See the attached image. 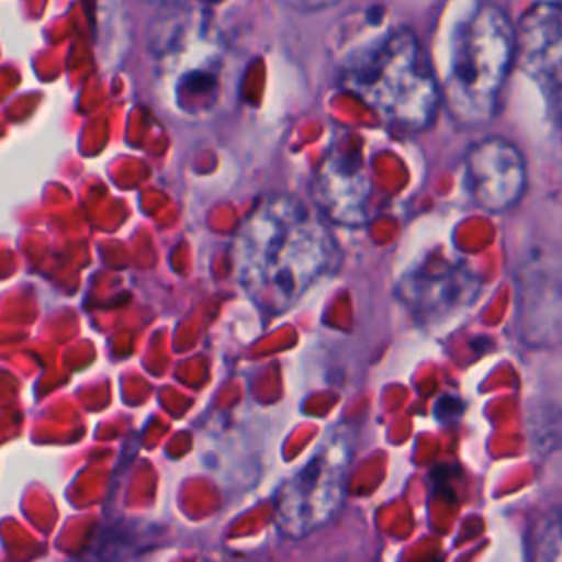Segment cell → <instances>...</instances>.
<instances>
[{
	"label": "cell",
	"mask_w": 562,
	"mask_h": 562,
	"mask_svg": "<svg viewBox=\"0 0 562 562\" xmlns=\"http://www.w3.org/2000/svg\"><path fill=\"white\" fill-rule=\"evenodd\" d=\"M233 255L241 288L270 314L292 307L338 263L331 233L288 195L266 200L246 217Z\"/></svg>",
	"instance_id": "1"
},
{
	"label": "cell",
	"mask_w": 562,
	"mask_h": 562,
	"mask_svg": "<svg viewBox=\"0 0 562 562\" xmlns=\"http://www.w3.org/2000/svg\"><path fill=\"white\" fill-rule=\"evenodd\" d=\"M479 281L463 263H439L413 270L402 281V301L419 321L461 312L476 296Z\"/></svg>",
	"instance_id": "7"
},
{
	"label": "cell",
	"mask_w": 562,
	"mask_h": 562,
	"mask_svg": "<svg viewBox=\"0 0 562 562\" xmlns=\"http://www.w3.org/2000/svg\"><path fill=\"white\" fill-rule=\"evenodd\" d=\"M151 2H162V4H182L184 0H151Z\"/></svg>",
	"instance_id": "11"
},
{
	"label": "cell",
	"mask_w": 562,
	"mask_h": 562,
	"mask_svg": "<svg viewBox=\"0 0 562 562\" xmlns=\"http://www.w3.org/2000/svg\"><path fill=\"white\" fill-rule=\"evenodd\" d=\"M463 184L472 202L487 213L514 209L527 187V162L503 136H485L463 156Z\"/></svg>",
	"instance_id": "6"
},
{
	"label": "cell",
	"mask_w": 562,
	"mask_h": 562,
	"mask_svg": "<svg viewBox=\"0 0 562 562\" xmlns=\"http://www.w3.org/2000/svg\"><path fill=\"white\" fill-rule=\"evenodd\" d=\"M351 439L336 430L288 481L277 505V522L292 538H303L331 520L345 501Z\"/></svg>",
	"instance_id": "4"
},
{
	"label": "cell",
	"mask_w": 562,
	"mask_h": 562,
	"mask_svg": "<svg viewBox=\"0 0 562 562\" xmlns=\"http://www.w3.org/2000/svg\"><path fill=\"white\" fill-rule=\"evenodd\" d=\"M285 7L294 9V11H321V9H327L331 4H336L338 0H281Z\"/></svg>",
	"instance_id": "10"
},
{
	"label": "cell",
	"mask_w": 562,
	"mask_h": 562,
	"mask_svg": "<svg viewBox=\"0 0 562 562\" xmlns=\"http://www.w3.org/2000/svg\"><path fill=\"white\" fill-rule=\"evenodd\" d=\"M529 555L536 560H562V507H555L533 527Z\"/></svg>",
	"instance_id": "9"
},
{
	"label": "cell",
	"mask_w": 562,
	"mask_h": 562,
	"mask_svg": "<svg viewBox=\"0 0 562 562\" xmlns=\"http://www.w3.org/2000/svg\"><path fill=\"white\" fill-rule=\"evenodd\" d=\"M323 204L336 222L360 224L367 217L371 184L358 162L336 160L321 176Z\"/></svg>",
	"instance_id": "8"
},
{
	"label": "cell",
	"mask_w": 562,
	"mask_h": 562,
	"mask_svg": "<svg viewBox=\"0 0 562 562\" xmlns=\"http://www.w3.org/2000/svg\"><path fill=\"white\" fill-rule=\"evenodd\" d=\"M342 83L389 127L404 134L430 127L441 105V86L430 57L406 26L353 53L345 64Z\"/></svg>",
	"instance_id": "2"
},
{
	"label": "cell",
	"mask_w": 562,
	"mask_h": 562,
	"mask_svg": "<svg viewBox=\"0 0 562 562\" xmlns=\"http://www.w3.org/2000/svg\"><path fill=\"white\" fill-rule=\"evenodd\" d=\"M516 64L538 86L547 114L562 123V4H531L516 24Z\"/></svg>",
	"instance_id": "5"
},
{
	"label": "cell",
	"mask_w": 562,
	"mask_h": 562,
	"mask_svg": "<svg viewBox=\"0 0 562 562\" xmlns=\"http://www.w3.org/2000/svg\"><path fill=\"white\" fill-rule=\"evenodd\" d=\"M514 64L516 26L501 7L479 2L459 22L450 44L441 83V103L450 119L461 127L492 121Z\"/></svg>",
	"instance_id": "3"
}]
</instances>
